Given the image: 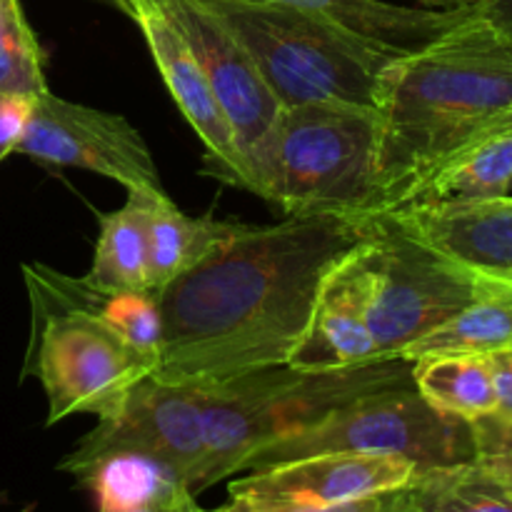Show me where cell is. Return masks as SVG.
Wrapping results in <instances>:
<instances>
[{"mask_svg": "<svg viewBox=\"0 0 512 512\" xmlns=\"http://www.w3.org/2000/svg\"><path fill=\"white\" fill-rule=\"evenodd\" d=\"M373 233V215H285L248 225L158 290L163 348L150 378L213 385L288 363L330 270Z\"/></svg>", "mask_w": 512, "mask_h": 512, "instance_id": "obj_1", "label": "cell"}, {"mask_svg": "<svg viewBox=\"0 0 512 512\" xmlns=\"http://www.w3.org/2000/svg\"><path fill=\"white\" fill-rule=\"evenodd\" d=\"M378 213L400 208L450 158L512 118V38L480 0L463 20L380 70Z\"/></svg>", "mask_w": 512, "mask_h": 512, "instance_id": "obj_2", "label": "cell"}, {"mask_svg": "<svg viewBox=\"0 0 512 512\" xmlns=\"http://www.w3.org/2000/svg\"><path fill=\"white\" fill-rule=\"evenodd\" d=\"M405 385H413V360L405 358L348 370L275 365L205 385V450L193 495L240 473L263 445L310 428L350 400Z\"/></svg>", "mask_w": 512, "mask_h": 512, "instance_id": "obj_3", "label": "cell"}, {"mask_svg": "<svg viewBox=\"0 0 512 512\" xmlns=\"http://www.w3.org/2000/svg\"><path fill=\"white\" fill-rule=\"evenodd\" d=\"M198 3L243 45L283 108L308 103L375 108L380 70L400 58L308 10L238 0Z\"/></svg>", "mask_w": 512, "mask_h": 512, "instance_id": "obj_4", "label": "cell"}, {"mask_svg": "<svg viewBox=\"0 0 512 512\" xmlns=\"http://www.w3.org/2000/svg\"><path fill=\"white\" fill-rule=\"evenodd\" d=\"M375 108L308 103L283 108L255 195L285 215H375Z\"/></svg>", "mask_w": 512, "mask_h": 512, "instance_id": "obj_5", "label": "cell"}, {"mask_svg": "<svg viewBox=\"0 0 512 512\" xmlns=\"http://www.w3.org/2000/svg\"><path fill=\"white\" fill-rule=\"evenodd\" d=\"M325 453L393 455L420 470L470 465L475 458L473 425L433 408L415 385L388 388L350 400L310 428L263 445L240 473Z\"/></svg>", "mask_w": 512, "mask_h": 512, "instance_id": "obj_6", "label": "cell"}, {"mask_svg": "<svg viewBox=\"0 0 512 512\" xmlns=\"http://www.w3.org/2000/svg\"><path fill=\"white\" fill-rule=\"evenodd\" d=\"M365 265L368 325L380 360L405 358L418 340L448 323L490 285V278L410 238L385 215L373 218Z\"/></svg>", "mask_w": 512, "mask_h": 512, "instance_id": "obj_7", "label": "cell"}, {"mask_svg": "<svg viewBox=\"0 0 512 512\" xmlns=\"http://www.w3.org/2000/svg\"><path fill=\"white\" fill-rule=\"evenodd\" d=\"M155 365L85 310H33L25 373L43 385L48 425L75 413L113 418Z\"/></svg>", "mask_w": 512, "mask_h": 512, "instance_id": "obj_8", "label": "cell"}, {"mask_svg": "<svg viewBox=\"0 0 512 512\" xmlns=\"http://www.w3.org/2000/svg\"><path fill=\"white\" fill-rule=\"evenodd\" d=\"M13 153L48 165L90 170L125 190H163L150 148L123 115L70 103L50 90L35 98Z\"/></svg>", "mask_w": 512, "mask_h": 512, "instance_id": "obj_9", "label": "cell"}, {"mask_svg": "<svg viewBox=\"0 0 512 512\" xmlns=\"http://www.w3.org/2000/svg\"><path fill=\"white\" fill-rule=\"evenodd\" d=\"M205 385H170L155 378L140 380L113 418L98 420L93 430L58 465L75 473L108 453H143L178 470L193 493L203 463Z\"/></svg>", "mask_w": 512, "mask_h": 512, "instance_id": "obj_10", "label": "cell"}, {"mask_svg": "<svg viewBox=\"0 0 512 512\" xmlns=\"http://www.w3.org/2000/svg\"><path fill=\"white\" fill-rule=\"evenodd\" d=\"M183 28L203 65L220 110L228 118L248 170L250 193H255L260 168L268 155L283 105L260 75L243 45L198 3V0H163Z\"/></svg>", "mask_w": 512, "mask_h": 512, "instance_id": "obj_11", "label": "cell"}, {"mask_svg": "<svg viewBox=\"0 0 512 512\" xmlns=\"http://www.w3.org/2000/svg\"><path fill=\"white\" fill-rule=\"evenodd\" d=\"M423 470L393 455L325 453L248 470L228 485L230 500L258 505H343L410 488Z\"/></svg>", "mask_w": 512, "mask_h": 512, "instance_id": "obj_12", "label": "cell"}, {"mask_svg": "<svg viewBox=\"0 0 512 512\" xmlns=\"http://www.w3.org/2000/svg\"><path fill=\"white\" fill-rule=\"evenodd\" d=\"M380 215L463 268L512 283V195L408 203Z\"/></svg>", "mask_w": 512, "mask_h": 512, "instance_id": "obj_13", "label": "cell"}, {"mask_svg": "<svg viewBox=\"0 0 512 512\" xmlns=\"http://www.w3.org/2000/svg\"><path fill=\"white\" fill-rule=\"evenodd\" d=\"M365 243L330 270L308 328L285 365L295 370H348L380 363L378 345L368 325Z\"/></svg>", "mask_w": 512, "mask_h": 512, "instance_id": "obj_14", "label": "cell"}, {"mask_svg": "<svg viewBox=\"0 0 512 512\" xmlns=\"http://www.w3.org/2000/svg\"><path fill=\"white\" fill-rule=\"evenodd\" d=\"M238 3L308 10V13L333 20L335 25L378 48L403 55L453 28L473 10L475 0L460 8H410V5H395L385 0H238Z\"/></svg>", "mask_w": 512, "mask_h": 512, "instance_id": "obj_15", "label": "cell"}, {"mask_svg": "<svg viewBox=\"0 0 512 512\" xmlns=\"http://www.w3.org/2000/svg\"><path fill=\"white\" fill-rule=\"evenodd\" d=\"M70 475L78 480L80 488L93 493L98 512L175 510L195 500L178 470L143 453L100 455Z\"/></svg>", "mask_w": 512, "mask_h": 512, "instance_id": "obj_16", "label": "cell"}, {"mask_svg": "<svg viewBox=\"0 0 512 512\" xmlns=\"http://www.w3.org/2000/svg\"><path fill=\"white\" fill-rule=\"evenodd\" d=\"M245 228L238 220L185 215L170 195L155 193L148 213V283L153 293L208 258L218 245Z\"/></svg>", "mask_w": 512, "mask_h": 512, "instance_id": "obj_17", "label": "cell"}, {"mask_svg": "<svg viewBox=\"0 0 512 512\" xmlns=\"http://www.w3.org/2000/svg\"><path fill=\"white\" fill-rule=\"evenodd\" d=\"M163 190H128L118 210L98 215V243L85 280L103 290H150L148 213Z\"/></svg>", "mask_w": 512, "mask_h": 512, "instance_id": "obj_18", "label": "cell"}, {"mask_svg": "<svg viewBox=\"0 0 512 512\" xmlns=\"http://www.w3.org/2000/svg\"><path fill=\"white\" fill-rule=\"evenodd\" d=\"M512 190V125L493 130L435 170L408 203L490 200ZM405 203V205H408Z\"/></svg>", "mask_w": 512, "mask_h": 512, "instance_id": "obj_19", "label": "cell"}, {"mask_svg": "<svg viewBox=\"0 0 512 512\" xmlns=\"http://www.w3.org/2000/svg\"><path fill=\"white\" fill-rule=\"evenodd\" d=\"M512 350V283L490 280L488 288L458 315L425 335L405 360L430 355H495Z\"/></svg>", "mask_w": 512, "mask_h": 512, "instance_id": "obj_20", "label": "cell"}, {"mask_svg": "<svg viewBox=\"0 0 512 512\" xmlns=\"http://www.w3.org/2000/svg\"><path fill=\"white\" fill-rule=\"evenodd\" d=\"M413 385L433 408L463 420L495 413L493 365L488 355H430L413 360Z\"/></svg>", "mask_w": 512, "mask_h": 512, "instance_id": "obj_21", "label": "cell"}, {"mask_svg": "<svg viewBox=\"0 0 512 512\" xmlns=\"http://www.w3.org/2000/svg\"><path fill=\"white\" fill-rule=\"evenodd\" d=\"M418 512H512V493L473 463L425 470L413 483Z\"/></svg>", "mask_w": 512, "mask_h": 512, "instance_id": "obj_22", "label": "cell"}, {"mask_svg": "<svg viewBox=\"0 0 512 512\" xmlns=\"http://www.w3.org/2000/svg\"><path fill=\"white\" fill-rule=\"evenodd\" d=\"M48 90L43 50L20 0H0V95L38 98Z\"/></svg>", "mask_w": 512, "mask_h": 512, "instance_id": "obj_23", "label": "cell"}, {"mask_svg": "<svg viewBox=\"0 0 512 512\" xmlns=\"http://www.w3.org/2000/svg\"><path fill=\"white\" fill-rule=\"evenodd\" d=\"M473 425V465L493 483L512 493V420L498 413L470 420Z\"/></svg>", "mask_w": 512, "mask_h": 512, "instance_id": "obj_24", "label": "cell"}, {"mask_svg": "<svg viewBox=\"0 0 512 512\" xmlns=\"http://www.w3.org/2000/svg\"><path fill=\"white\" fill-rule=\"evenodd\" d=\"M33 105L30 95H0V155L13 153L23 138Z\"/></svg>", "mask_w": 512, "mask_h": 512, "instance_id": "obj_25", "label": "cell"}, {"mask_svg": "<svg viewBox=\"0 0 512 512\" xmlns=\"http://www.w3.org/2000/svg\"><path fill=\"white\" fill-rule=\"evenodd\" d=\"M390 495V493H388ZM388 495H378V498L355 500V503L343 505H325V508H313V505H258L245 503V500H230L223 508L205 510V512H378L388 500Z\"/></svg>", "mask_w": 512, "mask_h": 512, "instance_id": "obj_26", "label": "cell"}, {"mask_svg": "<svg viewBox=\"0 0 512 512\" xmlns=\"http://www.w3.org/2000/svg\"><path fill=\"white\" fill-rule=\"evenodd\" d=\"M488 358L490 365H493L495 395H498V408H495V413L512 420V350L488 355Z\"/></svg>", "mask_w": 512, "mask_h": 512, "instance_id": "obj_27", "label": "cell"}, {"mask_svg": "<svg viewBox=\"0 0 512 512\" xmlns=\"http://www.w3.org/2000/svg\"><path fill=\"white\" fill-rule=\"evenodd\" d=\"M183 512H205V510L200 508V505L193 500V503H190ZM378 512H418V505H415L413 485H410V488H403V490H395V493H390L388 500H385V505Z\"/></svg>", "mask_w": 512, "mask_h": 512, "instance_id": "obj_28", "label": "cell"}, {"mask_svg": "<svg viewBox=\"0 0 512 512\" xmlns=\"http://www.w3.org/2000/svg\"><path fill=\"white\" fill-rule=\"evenodd\" d=\"M485 18L493 20L505 35L512 38V0H480Z\"/></svg>", "mask_w": 512, "mask_h": 512, "instance_id": "obj_29", "label": "cell"}, {"mask_svg": "<svg viewBox=\"0 0 512 512\" xmlns=\"http://www.w3.org/2000/svg\"><path fill=\"white\" fill-rule=\"evenodd\" d=\"M423 8H460V5L470 3V0H418Z\"/></svg>", "mask_w": 512, "mask_h": 512, "instance_id": "obj_30", "label": "cell"}, {"mask_svg": "<svg viewBox=\"0 0 512 512\" xmlns=\"http://www.w3.org/2000/svg\"><path fill=\"white\" fill-rule=\"evenodd\" d=\"M190 503H193V500H190ZM188 505V503H185ZM185 505H180V508H175V510H165V508H140V510H133V512H180L185 508Z\"/></svg>", "mask_w": 512, "mask_h": 512, "instance_id": "obj_31", "label": "cell"}, {"mask_svg": "<svg viewBox=\"0 0 512 512\" xmlns=\"http://www.w3.org/2000/svg\"><path fill=\"white\" fill-rule=\"evenodd\" d=\"M20 512H33V510H30V508H28V510H20Z\"/></svg>", "mask_w": 512, "mask_h": 512, "instance_id": "obj_32", "label": "cell"}, {"mask_svg": "<svg viewBox=\"0 0 512 512\" xmlns=\"http://www.w3.org/2000/svg\"><path fill=\"white\" fill-rule=\"evenodd\" d=\"M188 505H190V503H188ZM188 505H185V508H188ZM185 508H183V510H185ZM183 510H180V512H183Z\"/></svg>", "mask_w": 512, "mask_h": 512, "instance_id": "obj_33", "label": "cell"}, {"mask_svg": "<svg viewBox=\"0 0 512 512\" xmlns=\"http://www.w3.org/2000/svg\"><path fill=\"white\" fill-rule=\"evenodd\" d=\"M5 158V155H0V160H3Z\"/></svg>", "mask_w": 512, "mask_h": 512, "instance_id": "obj_34", "label": "cell"}, {"mask_svg": "<svg viewBox=\"0 0 512 512\" xmlns=\"http://www.w3.org/2000/svg\"><path fill=\"white\" fill-rule=\"evenodd\" d=\"M508 125H512V118H510V123H508Z\"/></svg>", "mask_w": 512, "mask_h": 512, "instance_id": "obj_35", "label": "cell"}]
</instances>
